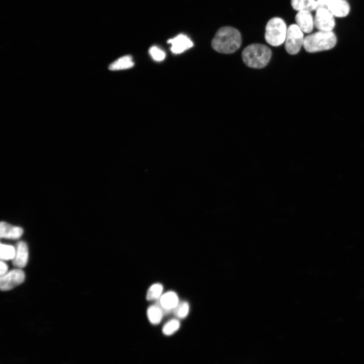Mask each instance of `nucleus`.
I'll return each mask as SVG.
<instances>
[{"mask_svg":"<svg viewBox=\"0 0 364 364\" xmlns=\"http://www.w3.org/2000/svg\"><path fill=\"white\" fill-rule=\"evenodd\" d=\"M180 327L178 320L172 319L168 321L163 327L162 332L166 336L171 335L178 330Z\"/></svg>","mask_w":364,"mask_h":364,"instance_id":"obj_19","label":"nucleus"},{"mask_svg":"<svg viewBox=\"0 0 364 364\" xmlns=\"http://www.w3.org/2000/svg\"><path fill=\"white\" fill-rule=\"evenodd\" d=\"M148 318L151 323L158 324L164 314L162 308L157 303L150 306L147 311Z\"/></svg>","mask_w":364,"mask_h":364,"instance_id":"obj_16","label":"nucleus"},{"mask_svg":"<svg viewBox=\"0 0 364 364\" xmlns=\"http://www.w3.org/2000/svg\"><path fill=\"white\" fill-rule=\"evenodd\" d=\"M25 273L20 268H16L1 276L0 288L2 291L10 290L22 283L25 280Z\"/></svg>","mask_w":364,"mask_h":364,"instance_id":"obj_6","label":"nucleus"},{"mask_svg":"<svg viewBox=\"0 0 364 364\" xmlns=\"http://www.w3.org/2000/svg\"><path fill=\"white\" fill-rule=\"evenodd\" d=\"M134 65L132 58L131 56L126 55L122 56L113 63L109 66V69L112 71L124 70L130 68Z\"/></svg>","mask_w":364,"mask_h":364,"instance_id":"obj_14","label":"nucleus"},{"mask_svg":"<svg viewBox=\"0 0 364 364\" xmlns=\"http://www.w3.org/2000/svg\"><path fill=\"white\" fill-rule=\"evenodd\" d=\"M242 56L243 62L247 66L253 68H262L269 62L271 51L265 45L253 43L245 48Z\"/></svg>","mask_w":364,"mask_h":364,"instance_id":"obj_2","label":"nucleus"},{"mask_svg":"<svg viewBox=\"0 0 364 364\" xmlns=\"http://www.w3.org/2000/svg\"><path fill=\"white\" fill-rule=\"evenodd\" d=\"M334 16L344 17L349 13L350 6L345 0H335L328 7Z\"/></svg>","mask_w":364,"mask_h":364,"instance_id":"obj_13","label":"nucleus"},{"mask_svg":"<svg viewBox=\"0 0 364 364\" xmlns=\"http://www.w3.org/2000/svg\"><path fill=\"white\" fill-rule=\"evenodd\" d=\"M168 43L171 44L170 50L175 54H178L193 46V42L187 35L180 34L173 38L168 40Z\"/></svg>","mask_w":364,"mask_h":364,"instance_id":"obj_8","label":"nucleus"},{"mask_svg":"<svg viewBox=\"0 0 364 364\" xmlns=\"http://www.w3.org/2000/svg\"><path fill=\"white\" fill-rule=\"evenodd\" d=\"M162 291L163 286L161 284L156 283L153 284L147 291L146 295L147 300L149 301L158 300L162 296Z\"/></svg>","mask_w":364,"mask_h":364,"instance_id":"obj_17","label":"nucleus"},{"mask_svg":"<svg viewBox=\"0 0 364 364\" xmlns=\"http://www.w3.org/2000/svg\"><path fill=\"white\" fill-rule=\"evenodd\" d=\"M149 54L153 60L156 61H163L165 58V52L157 46H152L149 49Z\"/></svg>","mask_w":364,"mask_h":364,"instance_id":"obj_21","label":"nucleus"},{"mask_svg":"<svg viewBox=\"0 0 364 364\" xmlns=\"http://www.w3.org/2000/svg\"><path fill=\"white\" fill-rule=\"evenodd\" d=\"M157 304L162 309L164 314L172 311L178 304V298L173 291H168L162 295Z\"/></svg>","mask_w":364,"mask_h":364,"instance_id":"obj_9","label":"nucleus"},{"mask_svg":"<svg viewBox=\"0 0 364 364\" xmlns=\"http://www.w3.org/2000/svg\"><path fill=\"white\" fill-rule=\"evenodd\" d=\"M291 4L293 9L299 11L311 12L316 9L315 0H291Z\"/></svg>","mask_w":364,"mask_h":364,"instance_id":"obj_15","label":"nucleus"},{"mask_svg":"<svg viewBox=\"0 0 364 364\" xmlns=\"http://www.w3.org/2000/svg\"><path fill=\"white\" fill-rule=\"evenodd\" d=\"M8 266L7 264L3 262L2 260L1 261V270L0 275L1 276L5 275L7 272Z\"/></svg>","mask_w":364,"mask_h":364,"instance_id":"obj_23","label":"nucleus"},{"mask_svg":"<svg viewBox=\"0 0 364 364\" xmlns=\"http://www.w3.org/2000/svg\"><path fill=\"white\" fill-rule=\"evenodd\" d=\"M15 255V247L6 244H1L0 258L1 260L13 259Z\"/></svg>","mask_w":364,"mask_h":364,"instance_id":"obj_18","label":"nucleus"},{"mask_svg":"<svg viewBox=\"0 0 364 364\" xmlns=\"http://www.w3.org/2000/svg\"><path fill=\"white\" fill-rule=\"evenodd\" d=\"M287 29L285 22L281 18H271L265 26L264 37L266 41L274 47L281 46L285 41Z\"/></svg>","mask_w":364,"mask_h":364,"instance_id":"obj_4","label":"nucleus"},{"mask_svg":"<svg viewBox=\"0 0 364 364\" xmlns=\"http://www.w3.org/2000/svg\"><path fill=\"white\" fill-rule=\"evenodd\" d=\"M28 259V249L27 244L23 241L19 242L15 246V255L13 264L19 268L26 266Z\"/></svg>","mask_w":364,"mask_h":364,"instance_id":"obj_10","label":"nucleus"},{"mask_svg":"<svg viewBox=\"0 0 364 364\" xmlns=\"http://www.w3.org/2000/svg\"><path fill=\"white\" fill-rule=\"evenodd\" d=\"M337 37L332 31H318L304 37L303 47L309 53L327 51L333 48Z\"/></svg>","mask_w":364,"mask_h":364,"instance_id":"obj_3","label":"nucleus"},{"mask_svg":"<svg viewBox=\"0 0 364 364\" xmlns=\"http://www.w3.org/2000/svg\"><path fill=\"white\" fill-rule=\"evenodd\" d=\"M296 24L305 33H310L313 28L314 19L310 12L299 11L295 16Z\"/></svg>","mask_w":364,"mask_h":364,"instance_id":"obj_11","label":"nucleus"},{"mask_svg":"<svg viewBox=\"0 0 364 364\" xmlns=\"http://www.w3.org/2000/svg\"><path fill=\"white\" fill-rule=\"evenodd\" d=\"M23 230L19 226H13L5 222L0 224V236L1 238L18 239L21 237Z\"/></svg>","mask_w":364,"mask_h":364,"instance_id":"obj_12","label":"nucleus"},{"mask_svg":"<svg viewBox=\"0 0 364 364\" xmlns=\"http://www.w3.org/2000/svg\"><path fill=\"white\" fill-rule=\"evenodd\" d=\"M316 11L314 18V26L319 31H332L335 25L333 14L326 8H321Z\"/></svg>","mask_w":364,"mask_h":364,"instance_id":"obj_7","label":"nucleus"},{"mask_svg":"<svg viewBox=\"0 0 364 364\" xmlns=\"http://www.w3.org/2000/svg\"><path fill=\"white\" fill-rule=\"evenodd\" d=\"M335 1V0H317V7L316 10L321 8L328 9V7L329 6V5H331Z\"/></svg>","mask_w":364,"mask_h":364,"instance_id":"obj_22","label":"nucleus"},{"mask_svg":"<svg viewBox=\"0 0 364 364\" xmlns=\"http://www.w3.org/2000/svg\"><path fill=\"white\" fill-rule=\"evenodd\" d=\"M303 32L296 24L290 25L287 29L285 41L286 52L290 55L297 54L304 42Z\"/></svg>","mask_w":364,"mask_h":364,"instance_id":"obj_5","label":"nucleus"},{"mask_svg":"<svg viewBox=\"0 0 364 364\" xmlns=\"http://www.w3.org/2000/svg\"><path fill=\"white\" fill-rule=\"evenodd\" d=\"M174 314L178 318L186 317L189 311V305L186 301L178 303L176 307L172 310Z\"/></svg>","mask_w":364,"mask_h":364,"instance_id":"obj_20","label":"nucleus"},{"mask_svg":"<svg viewBox=\"0 0 364 364\" xmlns=\"http://www.w3.org/2000/svg\"><path fill=\"white\" fill-rule=\"evenodd\" d=\"M241 42V35L237 29L231 26H223L216 32L211 45L215 51L229 54L238 50Z\"/></svg>","mask_w":364,"mask_h":364,"instance_id":"obj_1","label":"nucleus"}]
</instances>
